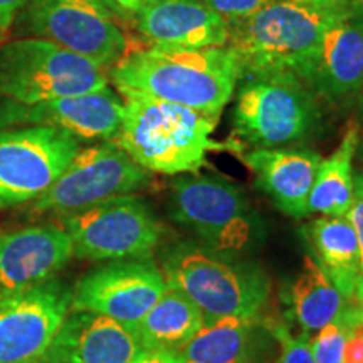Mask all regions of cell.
Returning a JSON list of instances; mask_svg holds the SVG:
<instances>
[{"label": "cell", "instance_id": "cell-8", "mask_svg": "<svg viewBox=\"0 0 363 363\" xmlns=\"http://www.w3.org/2000/svg\"><path fill=\"white\" fill-rule=\"evenodd\" d=\"M62 229L69 234L72 254L86 261L143 259L162 239L152 208L131 194L65 216Z\"/></svg>", "mask_w": 363, "mask_h": 363}, {"label": "cell", "instance_id": "cell-12", "mask_svg": "<svg viewBox=\"0 0 363 363\" xmlns=\"http://www.w3.org/2000/svg\"><path fill=\"white\" fill-rule=\"evenodd\" d=\"M165 289V276L148 257L111 261L79 279L71 308L98 313L133 330Z\"/></svg>", "mask_w": 363, "mask_h": 363}, {"label": "cell", "instance_id": "cell-10", "mask_svg": "<svg viewBox=\"0 0 363 363\" xmlns=\"http://www.w3.org/2000/svg\"><path fill=\"white\" fill-rule=\"evenodd\" d=\"M22 34L61 45L101 66H115L126 39L111 11L93 0H29L17 17Z\"/></svg>", "mask_w": 363, "mask_h": 363}, {"label": "cell", "instance_id": "cell-14", "mask_svg": "<svg viewBox=\"0 0 363 363\" xmlns=\"http://www.w3.org/2000/svg\"><path fill=\"white\" fill-rule=\"evenodd\" d=\"M308 86L331 106L347 110L363 86V2L338 0L321 35Z\"/></svg>", "mask_w": 363, "mask_h": 363}, {"label": "cell", "instance_id": "cell-35", "mask_svg": "<svg viewBox=\"0 0 363 363\" xmlns=\"http://www.w3.org/2000/svg\"><path fill=\"white\" fill-rule=\"evenodd\" d=\"M93 2H98V4H101V6H104V7H108L111 11V7H110V2H108V0H93Z\"/></svg>", "mask_w": 363, "mask_h": 363}, {"label": "cell", "instance_id": "cell-2", "mask_svg": "<svg viewBox=\"0 0 363 363\" xmlns=\"http://www.w3.org/2000/svg\"><path fill=\"white\" fill-rule=\"evenodd\" d=\"M217 118L162 99L123 94V118L113 143L147 172L199 174L207 155L233 148L212 140Z\"/></svg>", "mask_w": 363, "mask_h": 363}, {"label": "cell", "instance_id": "cell-27", "mask_svg": "<svg viewBox=\"0 0 363 363\" xmlns=\"http://www.w3.org/2000/svg\"><path fill=\"white\" fill-rule=\"evenodd\" d=\"M202 2L225 21H238L246 19L278 0H202Z\"/></svg>", "mask_w": 363, "mask_h": 363}, {"label": "cell", "instance_id": "cell-20", "mask_svg": "<svg viewBox=\"0 0 363 363\" xmlns=\"http://www.w3.org/2000/svg\"><path fill=\"white\" fill-rule=\"evenodd\" d=\"M136 27L153 45L222 48L229 43V24L202 0H158L136 13Z\"/></svg>", "mask_w": 363, "mask_h": 363}, {"label": "cell", "instance_id": "cell-3", "mask_svg": "<svg viewBox=\"0 0 363 363\" xmlns=\"http://www.w3.org/2000/svg\"><path fill=\"white\" fill-rule=\"evenodd\" d=\"M335 2L278 0L246 19L227 21L244 74H291L308 84Z\"/></svg>", "mask_w": 363, "mask_h": 363}, {"label": "cell", "instance_id": "cell-15", "mask_svg": "<svg viewBox=\"0 0 363 363\" xmlns=\"http://www.w3.org/2000/svg\"><path fill=\"white\" fill-rule=\"evenodd\" d=\"M123 118V99L110 86L84 94L48 99L34 104H0V128L54 126L78 140H113Z\"/></svg>", "mask_w": 363, "mask_h": 363}, {"label": "cell", "instance_id": "cell-28", "mask_svg": "<svg viewBox=\"0 0 363 363\" xmlns=\"http://www.w3.org/2000/svg\"><path fill=\"white\" fill-rule=\"evenodd\" d=\"M348 220L355 230L358 247H360V261H362V279L363 283V170H357L353 175V199L352 206L347 212ZM358 283V284H360Z\"/></svg>", "mask_w": 363, "mask_h": 363}, {"label": "cell", "instance_id": "cell-11", "mask_svg": "<svg viewBox=\"0 0 363 363\" xmlns=\"http://www.w3.org/2000/svg\"><path fill=\"white\" fill-rule=\"evenodd\" d=\"M147 182V170L131 160L116 143L79 148L52 187L34 202V212L71 216L113 197L135 192Z\"/></svg>", "mask_w": 363, "mask_h": 363}, {"label": "cell", "instance_id": "cell-7", "mask_svg": "<svg viewBox=\"0 0 363 363\" xmlns=\"http://www.w3.org/2000/svg\"><path fill=\"white\" fill-rule=\"evenodd\" d=\"M104 66L49 40L29 38L0 45V94L34 104L108 88Z\"/></svg>", "mask_w": 363, "mask_h": 363}, {"label": "cell", "instance_id": "cell-29", "mask_svg": "<svg viewBox=\"0 0 363 363\" xmlns=\"http://www.w3.org/2000/svg\"><path fill=\"white\" fill-rule=\"evenodd\" d=\"M29 0H0V40L7 38Z\"/></svg>", "mask_w": 363, "mask_h": 363}, {"label": "cell", "instance_id": "cell-4", "mask_svg": "<svg viewBox=\"0 0 363 363\" xmlns=\"http://www.w3.org/2000/svg\"><path fill=\"white\" fill-rule=\"evenodd\" d=\"M167 286L201 310L206 323L225 316H257L271 296V279L257 261L179 240L163 251Z\"/></svg>", "mask_w": 363, "mask_h": 363}, {"label": "cell", "instance_id": "cell-36", "mask_svg": "<svg viewBox=\"0 0 363 363\" xmlns=\"http://www.w3.org/2000/svg\"><path fill=\"white\" fill-rule=\"evenodd\" d=\"M308 2H335V0H308Z\"/></svg>", "mask_w": 363, "mask_h": 363}, {"label": "cell", "instance_id": "cell-38", "mask_svg": "<svg viewBox=\"0 0 363 363\" xmlns=\"http://www.w3.org/2000/svg\"><path fill=\"white\" fill-rule=\"evenodd\" d=\"M360 2H363V0H360Z\"/></svg>", "mask_w": 363, "mask_h": 363}, {"label": "cell", "instance_id": "cell-5", "mask_svg": "<svg viewBox=\"0 0 363 363\" xmlns=\"http://www.w3.org/2000/svg\"><path fill=\"white\" fill-rule=\"evenodd\" d=\"M169 212L212 251L251 257L264 246L267 225L234 182L185 174L172 182Z\"/></svg>", "mask_w": 363, "mask_h": 363}, {"label": "cell", "instance_id": "cell-21", "mask_svg": "<svg viewBox=\"0 0 363 363\" xmlns=\"http://www.w3.org/2000/svg\"><path fill=\"white\" fill-rule=\"evenodd\" d=\"M310 256L333 281L345 299L355 298L362 279L360 247L355 230L345 216H321L301 227Z\"/></svg>", "mask_w": 363, "mask_h": 363}, {"label": "cell", "instance_id": "cell-25", "mask_svg": "<svg viewBox=\"0 0 363 363\" xmlns=\"http://www.w3.org/2000/svg\"><path fill=\"white\" fill-rule=\"evenodd\" d=\"M267 323L278 342V352L272 363H315L310 348V337L293 333L291 326L274 318H267Z\"/></svg>", "mask_w": 363, "mask_h": 363}, {"label": "cell", "instance_id": "cell-30", "mask_svg": "<svg viewBox=\"0 0 363 363\" xmlns=\"http://www.w3.org/2000/svg\"><path fill=\"white\" fill-rule=\"evenodd\" d=\"M108 2H110L111 11H121L136 16L158 0H108Z\"/></svg>", "mask_w": 363, "mask_h": 363}, {"label": "cell", "instance_id": "cell-24", "mask_svg": "<svg viewBox=\"0 0 363 363\" xmlns=\"http://www.w3.org/2000/svg\"><path fill=\"white\" fill-rule=\"evenodd\" d=\"M360 143L355 121L348 125L342 142L330 157L321 158L308 197V216H347L353 199V158Z\"/></svg>", "mask_w": 363, "mask_h": 363}, {"label": "cell", "instance_id": "cell-13", "mask_svg": "<svg viewBox=\"0 0 363 363\" xmlns=\"http://www.w3.org/2000/svg\"><path fill=\"white\" fill-rule=\"evenodd\" d=\"M72 289L49 279L0 299V363H35L65 323Z\"/></svg>", "mask_w": 363, "mask_h": 363}, {"label": "cell", "instance_id": "cell-31", "mask_svg": "<svg viewBox=\"0 0 363 363\" xmlns=\"http://www.w3.org/2000/svg\"><path fill=\"white\" fill-rule=\"evenodd\" d=\"M131 363H180L177 353L167 352H145Z\"/></svg>", "mask_w": 363, "mask_h": 363}, {"label": "cell", "instance_id": "cell-26", "mask_svg": "<svg viewBox=\"0 0 363 363\" xmlns=\"http://www.w3.org/2000/svg\"><path fill=\"white\" fill-rule=\"evenodd\" d=\"M347 325L338 315L337 320L318 330L310 338V348L315 363H343Z\"/></svg>", "mask_w": 363, "mask_h": 363}, {"label": "cell", "instance_id": "cell-18", "mask_svg": "<svg viewBox=\"0 0 363 363\" xmlns=\"http://www.w3.org/2000/svg\"><path fill=\"white\" fill-rule=\"evenodd\" d=\"M276 352L267 318L225 316L203 325L177 357L180 363H272Z\"/></svg>", "mask_w": 363, "mask_h": 363}, {"label": "cell", "instance_id": "cell-9", "mask_svg": "<svg viewBox=\"0 0 363 363\" xmlns=\"http://www.w3.org/2000/svg\"><path fill=\"white\" fill-rule=\"evenodd\" d=\"M78 150V138L54 126L0 128V208L38 201Z\"/></svg>", "mask_w": 363, "mask_h": 363}, {"label": "cell", "instance_id": "cell-6", "mask_svg": "<svg viewBox=\"0 0 363 363\" xmlns=\"http://www.w3.org/2000/svg\"><path fill=\"white\" fill-rule=\"evenodd\" d=\"M235 93L234 133L256 148L299 147L323 123V101L296 76L244 74Z\"/></svg>", "mask_w": 363, "mask_h": 363}, {"label": "cell", "instance_id": "cell-17", "mask_svg": "<svg viewBox=\"0 0 363 363\" xmlns=\"http://www.w3.org/2000/svg\"><path fill=\"white\" fill-rule=\"evenodd\" d=\"M145 350L135 330L111 318L72 311L45 353V363H131Z\"/></svg>", "mask_w": 363, "mask_h": 363}, {"label": "cell", "instance_id": "cell-23", "mask_svg": "<svg viewBox=\"0 0 363 363\" xmlns=\"http://www.w3.org/2000/svg\"><path fill=\"white\" fill-rule=\"evenodd\" d=\"M203 325L201 310L167 286L165 293L133 330L145 352L179 353Z\"/></svg>", "mask_w": 363, "mask_h": 363}, {"label": "cell", "instance_id": "cell-37", "mask_svg": "<svg viewBox=\"0 0 363 363\" xmlns=\"http://www.w3.org/2000/svg\"><path fill=\"white\" fill-rule=\"evenodd\" d=\"M0 299H2V296H0Z\"/></svg>", "mask_w": 363, "mask_h": 363}, {"label": "cell", "instance_id": "cell-22", "mask_svg": "<svg viewBox=\"0 0 363 363\" xmlns=\"http://www.w3.org/2000/svg\"><path fill=\"white\" fill-rule=\"evenodd\" d=\"M284 301L289 318L303 335L311 338L318 330L337 320L347 299L315 257L308 254L303 257V264L296 276L288 284Z\"/></svg>", "mask_w": 363, "mask_h": 363}, {"label": "cell", "instance_id": "cell-33", "mask_svg": "<svg viewBox=\"0 0 363 363\" xmlns=\"http://www.w3.org/2000/svg\"><path fill=\"white\" fill-rule=\"evenodd\" d=\"M355 301H358L360 303V305H363V283H360L358 284V288H357V293H355Z\"/></svg>", "mask_w": 363, "mask_h": 363}, {"label": "cell", "instance_id": "cell-1", "mask_svg": "<svg viewBox=\"0 0 363 363\" xmlns=\"http://www.w3.org/2000/svg\"><path fill=\"white\" fill-rule=\"evenodd\" d=\"M240 76L239 59L229 45L203 49L152 45L123 56L111 71L121 94L162 99L217 120L233 99Z\"/></svg>", "mask_w": 363, "mask_h": 363}, {"label": "cell", "instance_id": "cell-34", "mask_svg": "<svg viewBox=\"0 0 363 363\" xmlns=\"http://www.w3.org/2000/svg\"><path fill=\"white\" fill-rule=\"evenodd\" d=\"M357 155L360 158V162L363 163V138L360 136V143H358V148H357Z\"/></svg>", "mask_w": 363, "mask_h": 363}, {"label": "cell", "instance_id": "cell-19", "mask_svg": "<svg viewBox=\"0 0 363 363\" xmlns=\"http://www.w3.org/2000/svg\"><path fill=\"white\" fill-rule=\"evenodd\" d=\"M242 162L278 211L293 219L308 217V197L321 162L320 153L299 147L254 148L242 155Z\"/></svg>", "mask_w": 363, "mask_h": 363}, {"label": "cell", "instance_id": "cell-16", "mask_svg": "<svg viewBox=\"0 0 363 363\" xmlns=\"http://www.w3.org/2000/svg\"><path fill=\"white\" fill-rule=\"evenodd\" d=\"M72 256L69 234L54 224L0 233V296L52 279Z\"/></svg>", "mask_w": 363, "mask_h": 363}, {"label": "cell", "instance_id": "cell-32", "mask_svg": "<svg viewBox=\"0 0 363 363\" xmlns=\"http://www.w3.org/2000/svg\"><path fill=\"white\" fill-rule=\"evenodd\" d=\"M353 110H355V123L358 130L363 131V86L355 99V104H353Z\"/></svg>", "mask_w": 363, "mask_h": 363}, {"label": "cell", "instance_id": "cell-39", "mask_svg": "<svg viewBox=\"0 0 363 363\" xmlns=\"http://www.w3.org/2000/svg\"><path fill=\"white\" fill-rule=\"evenodd\" d=\"M357 303H358V301H357ZM362 306H363V305H362Z\"/></svg>", "mask_w": 363, "mask_h": 363}]
</instances>
